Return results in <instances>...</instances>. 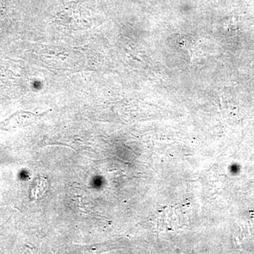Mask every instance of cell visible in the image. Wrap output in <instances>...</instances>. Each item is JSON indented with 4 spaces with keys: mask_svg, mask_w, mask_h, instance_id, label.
I'll use <instances>...</instances> for the list:
<instances>
[{
    "mask_svg": "<svg viewBox=\"0 0 254 254\" xmlns=\"http://www.w3.org/2000/svg\"><path fill=\"white\" fill-rule=\"evenodd\" d=\"M47 188H48V182L46 180H40L38 181V184L34 190H33V194L34 196H36V198H40L41 195L44 194L46 193Z\"/></svg>",
    "mask_w": 254,
    "mask_h": 254,
    "instance_id": "6da1fadb",
    "label": "cell"
}]
</instances>
